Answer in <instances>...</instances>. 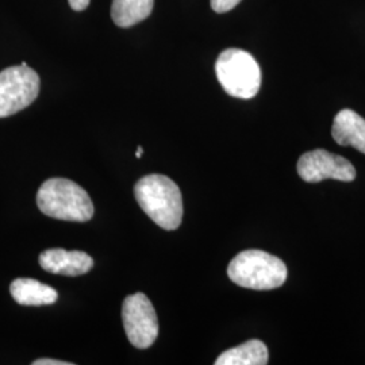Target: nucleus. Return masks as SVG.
I'll return each mask as SVG.
<instances>
[{"label":"nucleus","mask_w":365,"mask_h":365,"mask_svg":"<svg viewBox=\"0 0 365 365\" xmlns=\"http://www.w3.org/2000/svg\"><path fill=\"white\" fill-rule=\"evenodd\" d=\"M134 195L145 214L164 230H176L182 225V192L168 176H145L135 184Z\"/></svg>","instance_id":"obj_1"},{"label":"nucleus","mask_w":365,"mask_h":365,"mask_svg":"<svg viewBox=\"0 0 365 365\" xmlns=\"http://www.w3.org/2000/svg\"><path fill=\"white\" fill-rule=\"evenodd\" d=\"M37 205L45 215L54 220L87 222L93 217V205L87 191L63 178H53L39 187Z\"/></svg>","instance_id":"obj_2"},{"label":"nucleus","mask_w":365,"mask_h":365,"mask_svg":"<svg viewBox=\"0 0 365 365\" xmlns=\"http://www.w3.org/2000/svg\"><path fill=\"white\" fill-rule=\"evenodd\" d=\"M287 267L283 261L257 249L238 253L227 268L229 279L235 284L256 291L282 287L287 280Z\"/></svg>","instance_id":"obj_3"},{"label":"nucleus","mask_w":365,"mask_h":365,"mask_svg":"<svg viewBox=\"0 0 365 365\" xmlns=\"http://www.w3.org/2000/svg\"><path fill=\"white\" fill-rule=\"evenodd\" d=\"M215 73L222 88L233 98L252 99L260 91V66L245 51H223L215 63Z\"/></svg>","instance_id":"obj_4"},{"label":"nucleus","mask_w":365,"mask_h":365,"mask_svg":"<svg viewBox=\"0 0 365 365\" xmlns=\"http://www.w3.org/2000/svg\"><path fill=\"white\" fill-rule=\"evenodd\" d=\"M39 93V76L27 66L0 72V118L11 117L31 105Z\"/></svg>","instance_id":"obj_5"},{"label":"nucleus","mask_w":365,"mask_h":365,"mask_svg":"<svg viewBox=\"0 0 365 365\" xmlns=\"http://www.w3.org/2000/svg\"><path fill=\"white\" fill-rule=\"evenodd\" d=\"M122 319L133 346L146 349L155 344L158 336V321L156 310L145 294L137 292L123 300Z\"/></svg>","instance_id":"obj_6"},{"label":"nucleus","mask_w":365,"mask_h":365,"mask_svg":"<svg viewBox=\"0 0 365 365\" xmlns=\"http://www.w3.org/2000/svg\"><path fill=\"white\" fill-rule=\"evenodd\" d=\"M298 173L307 182H319L327 179L353 182L356 179V170L351 161L325 149H315L300 157Z\"/></svg>","instance_id":"obj_7"},{"label":"nucleus","mask_w":365,"mask_h":365,"mask_svg":"<svg viewBox=\"0 0 365 365\" xmlns=\"http://www.w3.org/2000/svg\"><path fill=\"white\" fill-rule=\"evenodd\" d=\"M39 265L49 274L80 276L91 271L93 260L81 250L54 248L39 255Z\"/></svg>","instance_id":"obj_8"},{"label":"nucleus","mask_w":365,"mask_h":365,"mask_svg":"<svg viewBox=\"0 0 365 365\" xmlns=\"http://www.w3.org/2000/svg\"><path fill=\"white\" fill-rule=\"evenodd\" d=\"M331 135L341 146H352L365 155V119L353 110L339 111L333 122Z\"/></svg>","instance_id":"obj_9"},{"label":"nucleus","mask_w":365,"mask_h":365,"mask_svg":"<svg viewBox=\"0 0 365 365\" xmlns=\"http://www.w3.org/2000/svg\"><path fill=\"white\" fill-rule=\"evenodd\" d=\"M10 292L14 300L22 306H48L58 299L54 288L25 277L15 279L10 286Z\"/></svg>","instance_id":"obj_10"},{"label":"nucleus","mask_w":365,"mask_h":365,"mask_svg":"<svg viewBox=\"0 0 365 365\" xmlns=\"http://www.w3.org/2000/svg\"><path fill=\"white\" fill-rule=\"evenodd\" d=\"M268 359L267 345L260 339H250L222 353L215 365H265L268 364Z\"/></svg>","instance_id":"obj_11"},{"label":"nucleus","mask_w":365,"mask_h":365,"mask_svg":"<svg viewBox=\"0 0 365 365\" xmlns=\"http://www.w3.org/2000/svg\"><path fill=\"white\" fill-rule=\"evenodd\" d=\"M155 0H113L111 18L119 27H131L146 19Z\"/></svg>","instance_id":"obj_12"},{"label":"nucleus","mask_w":365,"mask_h":365,"mask_svg":"<svg viewBox=\"0 0 365 365\" xmlns=\"http://www.w3.org/2000/svg\"><path fill=\"white\" fill-rule=\"evenodd\" d=\"M241 0H210L211 9L215 13L223 14L233 10Z\"/></svg>","instance_id":"obj_13"},{"label":"nucleus","mask_w":365,"mask_h":365,"mask_svg":"<svg viewBox=\"0 0 365 365\" xmlns=\"http://www.w3.org/2000/svg\"><path fill=\"white\" fill-rule=\"evenodd\" d=\"M69 6L75 10V11H83L88 7L90 0H68Z\"/></svg>","instance_id":"obj_14"},{"label":"nucleus","mask_w":365,"mask_h":365,"mask_svg":"<svg viewBox=\"0 0 365 365\" xmlns=\"http://www.w3.org/2000/svg\"><path fill=\"white\" fill-rule=\"evenodd\" d=\"M33 365H72V363L61 361V360H53V359H39V360L33 361Z\"/></svg>","instance_id":"obj_15"},{"label":"nucleus","mask_w":365,"mask_h":365,"mask_svg":"<svg viewBox=\"0 0 365 365\" xmlns=\"http://www.w3.org/2000/svg\"><path fill=\"white\" fill-rule=\"evenodd\" d=\"M143 153H144L143 148H141V146H138V148H137V152H135V157H137V158H141V157H143Z\"/></svg>","instance_id":"obj_16"}]
</instances>
